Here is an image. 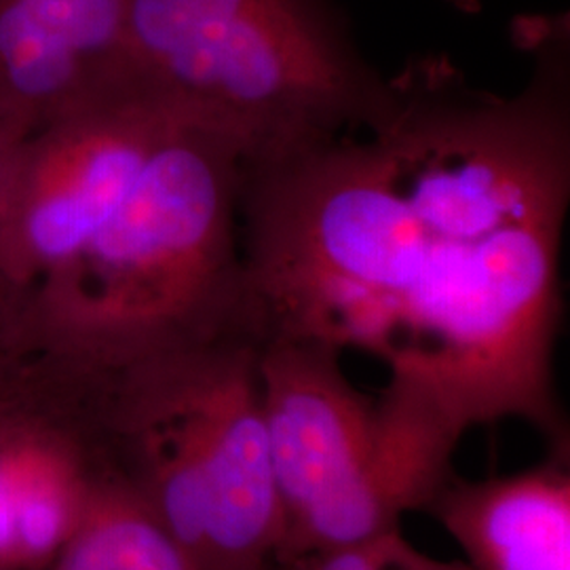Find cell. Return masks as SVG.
<instances>
[{"label": "cell", "instance_id": "8fae6325", "mask_svg": "<svg viewBox=\"0 0 570 570\" xmlns=\"http://www.w3.org/2000/svg\"><path fill=\"white\" fill-rule=\"evenodd\" d=\"M28 136L20 129L0 122V216L7 204V195L16 174V165L20 159L21 146Z\"/></svg>", "mask_w": 570, "mask_h": 570}, {"label": "cell", "instance_id": "277c9868", "mask_svg": "<svg viewBox=\"0 0 570 570\" xmlns=\"http://www.w3.org/2000/svg\"><path fill=\"white\" fill-rule=\"evenodd\" d=\"M122 61L235 144L245 171L334 140L387 96L336 0H125Z\"/></svg>", "mask_w": 570, "mask_h": 570}, {"label": "cell", "instance_id": "5b68a950", "mask_svg": "<svg viewBox=\"0 0 570 570\" xmlns=\"http://www.w3.org/2000/svg\"><path fill=\"white\" fill-rule=\"evenodd\" d=\"M258 370L284 518L279 567L397 529L452 478L465 433L425 393L389 379L367 395L343 353L308 341L261 343Z\"/></svg>", "mask_w": 570, "mask_h": 570}, {"label": "cell", "instance_id": "8992f818", "mask_svg": "<svg viewBox=\"0 0 570 570\" xmlns=\"http://www.w3.org/2000/svg\"><path fill=\"white\" fill-rule=\"evenodd\" d=\"M125 0H0V122L30 136L125 75Z\"/></svg>", "mask_w": 570, "mask_h": 570}, {"label": "cell", "instance_id": "ba28073f", "mask_svg": "<svg viewBox=\"0 0 570 570\" xmlns=\"http://www.w3.org/2000/svg\"><path fill=\"white\" fill-rule=\"evenodd\" d=\"M79 449L60 429L0 414V570L51 562L77 529L96 482Z\"/></svg>", "mask_w": 570, "mask_h": 570}, {"label": "cell", "instance_id": "6da1fadb", "mask_svg": "<svg viewBox=\"0 0 570 570\" xmlns=\"http://www.w3.org/2000/svg\"><path fill=\"white\" fill-rule=\"evenodd\" d=\"M513 94L446 56L407 61L366 121L245 171L247 317L261 343L379 360L468 433L569 438L556 389L570 204L567 18H527Z\"/></svg>", "mask_w": 570, "mask_h": 570}, {"label": "cell", "instance_id": "30bf717a", "mask_svg": "<svg viewBox=\"0 0 570 570\" xmlns=\"http://www.w3.org/2000/svg\"><path fill=\"white\" fill-rule=\"evenodd\" d=\"M277 570H469V567L463 560H438L414 548L397 527L353 546L292 560Z\"/></svg>", "mask_w": 570, "mask_h": 570}, {"label": "cell", "instance_id": "9c48e42d", "mask_svg": "<svg viewBox=\"0 0 570 570\" xmlns=\"http://www.w3.org/2000/svg\"><path fill=\"white\" fill-rule=\"evenodd\" d=\"M53 570H202L142 497L115 475H96L81 520Z\"/></svg>", "mask_w": 570, "mask_h": 570}, {"label": "cell", "instance_id": "3957f363", "mask_svg": "<svg viewBox=\"0 0 570 570\" xmlns=\"http://www.w3.org/2000/svg\"><path fill=\"white\" fill-rule=\"evenodd\" d=\"M261 343L190 336L98 372L89 412L136 490L202 570H277L284 518L266 438Z\"/></svg>", "mask_w": 570, "mask_h": 570}, {"label": "cell", "instance_id": "7c38bea8", "mask_svg": "<svg viewBox=\"0 0 570 570\" xmlns=\"http://www.w3.org/2000/svg\"><path fill=\"white\" fill-rule=\"evenodd\" d=\"M450 4L463 13H480L482 0H449Z\"/></svg>", "mask_w": 570, "mask_h": 570}, {"label": "cell", "instance_id": "7a4b0ae2", "mask_svg": "<svg viewBox=\"0 0 570 570\" xmlns=\"http://www.w3.org/2000/svg\"><path fill=\"white\" fill-rule=\"evenodd\" d=\"M244 184V157L223 134L178 104H142L11 245L16 343L115 367L249 330Z\"/></svg>", "mask_w": 570, "mask_h": 570}, {"label": "cell", "instance_id": "52a82bcc", "mask_svg": "<svg viewBox=\"0 0 570 570\" xmlns=\"http://www.w3.org/2000/svg\"><path fill=\"white\" fill-rule=\"evenodd\" d=\"M428 513L459 543L469 570H570V438L518 473H452Z\"/></svg>", "mask_w": 570, "mask_h": 570}]
</instances>
